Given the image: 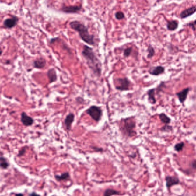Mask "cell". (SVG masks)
<instances>
[{
  "label": "cell",
  "mask_w": 196,
  "mask_h": 196,
  "mask_svg": "<svg viewBox=\"0 0 196 196\" xmlns=\"http://www.w3.org/2000/svg\"><path fill=\"white\" fill-rule=\"evenodd\" d=\"M83 9L81 4L78 5H63L59 10L65 14H78Z\"/></svg>",
  "instance_id": "8992f818"
},
{
  "label": "cell",
  "mask_w": 196,
  "mask_h": 196,
  "mask_svg": "<svg viewBox=\"0 0 196 196\" xmlns=\"http://www.w3.org/2000/svg\"><path fill=\"white\" fill-rule=\"evenodd\" d=\"M121 192L113 189H107L104 191L103 196H113L114 195H121Z\"/></svg>",
  "instance_id": "ac0fdd59"
},
{
  "label": "cell",
  "mask_w": 196,
  "mask_h": 196,
  "mask_svg": "<svg viewBox=\"0 0 196 196\" xmlns=\"http://www.w3.org/2000/svg\"><path fill=\"white\" fill-rule=\"evenodd\" d=\"M21 122L25 126H30L33 124L34 120L25 112H23L21 114Z\"/></svg>",
  "instance_id": "ba28073f"
},
{
  "label": "cell",
  "mask_w": 196,
  "mask_h": 196,
  "mask_svg": "<svg viewBox=\"0 0 196 196\" xmlns=\"http://www.w3.org/2000/svg\"><path fill=\"white\" fill-rule=\"evenodd\" d=\"M185 146V144L184 142H180V143H177L176 145L174 146V150L176 151V152H181L183 148Z\"/></svg>",
  "instance_id": "d4e9b609"
},
{
  "label": "cell",
  "mask_w": 196,
  "mask_h": 196,
  "mask_svg": "<svg viewBox=\"0 0 196 196\" xmlns=\"http://www.w3.org/2000/svg\"><path fill=\"white\" fill-rule=\"evenodd\" d=\"M166 186L167 188H170L172 186L176 185L180 183V180L178 178L176 177L167 176L166 177Z\"/></svg>",
  "instance_id": "4fadbf2b"
},
{
  "label": "cell",
  "mask_w": 196,
  "mask_h": 196,
  "mask_svg": "<svg viewBox=\"0 0 196 196\" xmlns=\"http://www.w3.org/2000/svg\"><path fill=\"white\" fill-rule=\"evenodd\" d=\"M173 130V128H172V126H169L167 124H166L163 127H162L161 128V130L162 131H165V132H169L170 131H172Z\"/></svg>",
  "instance_id": "484cf974"
},
{
  "label": "cell",
  "mask_w": 196,
  "mask_h": 196,
  "mask_svg": "<svg viewBox=\"0 0 196 196\" xmlns=\"http://www.w3.org/2000/svg\"><path fill=\"white\" fill-rule=\"evenodd\" d=\"M179 23L177 20H172L167 22V29L170 31H174L178 28Z\"/></svg>",
  "instance_id": "e0dca14e"
},
{
  "label": "cell",
  "mask_w": 196,
  "mask_h": 196,
  "mask_svg": "<svg viewBox=\"0 0 196 196\" xmlns=\"http://www.w3.org/2000/svg\"><path fill=\"white\" fill-rule=\"evenodd\" d=\"M59 39V37H55V38H53V39H51V40H50V43H51V44H52V43H54V42H55L57 40Z\"/></svg>",
  "instance_id": "f546056e"
},
{
  "label": "cell",
  "mask_w": 196,
  "mask_h": 196,
  "mask_svg": "<svg viewBox=\"0 0 196 196\" xmlns=\"http://www.w3.org/2000/svg\"><path fill=\"white\" fill-rule=\"evenodd\" d=\"M26 147H23L18 153L17 157H20L24 156L26 152Z\"/></svg>",
  "instance_id": "83f0119b"
},
{
  "label": "cell",
  "mask_w": 196,
  "mask_h": 196,
  "mask_svg": "<svg viewBox=\"0 0 196 196\" xmlns=\"http://www.w3.org/2000/svg\"><path fill=\"white\" fill-rule=\"evenodd\" d=\"M147 55L148 59H152L155 54V49L153 48L152 45H149L147 49Z\"/></svg>",
  "instance_id": "7402d4cb"
},
{
  "label": "cell",
  "mask_w": 196,
  "mask_h": 196,
  "mask_svg": "<svg viewBox=\"0 0 196 196\" xmlns=\"http://www.w3.org/2000/svg\"><path fill=\"white\" fill-rule=\"evenodd\" d=\"M86 113L96 122H99L100 121L103 115V110L101 107L94 105L90 106L86 111Z\"/></svg>",
  "instance_id": "277c9868"
},
{
  "label": "cell",
  "mask_w": 196,
  "mask_h": 196,
  "mask_svg": "<svg viewBox=\"0 0 196 196\" xmlns=\"http://www.w3.org/2000/svg\"><path fill=\"white\" fill-rule=\"evenodd\" d=\"M119 127L123 134L127 137H132L137 134L135 131L136 121L133 118L123 119L121 120Z\"/></svg>",
  "instance_id": "3957f363"
},
{
  "label": "cell",
  "mask_w": 196,
  "mask_h": 196,
  "mask_svg": "<svg viewBox=\"0 0 196 196\" xmlns=\"http://www.w3.org/2000/svg\"><path fill=\"white\" fill-rule=\"evenodd\" d=\"M54 178L58 181H65V180H67L69 179L70 175L68 172H65L60 175H55Z\"/></svg>",
  "instance_id": "d6986e66"
},
{
  "label": "cell",
  "mask_w": 196,
  "mask_h": 196,
  "mask_svg": "<svg viewBox=\"0 0 196 196\" xmlns=\"http://www.w3.org/2000/svg\"><path fill=\"white\" fill-rule=\"evenodd\" d=\"M189 91H190V88L187 87L181 91L178 92L176 93V95L178 98V100L181 103H184L185 102L187 96V95L189 93Z\"/></svg>",
  "instance_id": "7c38bea8"
},
{
  "label": "cell",
  "mask_w": 196,
  "mask_h": 196,
  "mask_svg": "<svg viewBox=\"0 0 196 196\" xmlns=\"http://www.w3.org/2000/svg\"><path fill=\"white\" fill-rule=\"evenodd\" d=\"M115 17L117 20H121L124 19L125 18V15L121 11H118L115 13Z\"/></svg>",
  "instance_id": "603a6c76"
},
{
  "label": "cell",
  "mask_w": 196,
  "mask_h": 196,
  "mask_svg": "<svg viewBox=\"0 0 196 196\" xmlns=\"http://www.w3.org/2000/svg\"><path fill=\"white\" fill-rule=\"evenodd\" d=\"M30 196H41L39 194H38L37 193H36V192H32V193L30 194Z\"/></svg>",
  "instance_id": "1f68e13d"
},
{
  "label": "cell",
  "mask_w": 196,
  "mask_h": 196,
  "mask_svg": "<svg viewBox=\"0 0 196 196\" xmlns=\"http://www.w3.org/2000/svg\"><path fill=\"white\" fill-rule=\"evenodd\" d=\"M196 12V6H192L191 7H189L185 10H182L180 15V16L181 19H184L188 17H190L191 16L193 15Z\"/></svg>",
  "instance_id": "30bf717a"
},
{
  "label": "cell",
  "mask_w": 196,
  "mask_h": 196,
  "mask_svg": "<svg viewBox=\"0 0 196 196\" xmlns=\"http://www.w3.org/2000/svg\"><path fill=\"white\" fill-rule=\"evenodd\" d=\"M82 54L86 60V63L95 75L100 77L102 75V64L101 61L95 54L93 49L88 45H84Z\"/></svg>",
  "instance_id": "6da1fadb"
},
{
  "label": "cell",
  "mask_w": 196,
  "mask_h": 196,
  "mask_svg": "<svg viewBox=\"0 0 196 196\" xmlns=\"http://www.w3.org/2000/svg\"><path fill=\"white\" fill-rule=\"evenodd\" d=\"M186 26L191 28L192 30H196V20L193 21H191L189 23L187 24L186 25Z\"/></svg>",
  "instance_id": "4316f807"
},
{
  "label": "cell",
  "mask_w": 196,
  "mask_h": 196,
  "mask_svg": "<svg viewBox=\"0 0 196 196\" xmlns=\"http://www.w3.org/2000/svg\"><path fill=\"white\" fill-rule=\"evenodd\" d=\"M74 119H75V115L73 113H69L65 118L64 124L66 130L68 131H69L71 130L72 124L74 122Z\"/></svg>",
  "instance_id": "9c48e42d"
},
{
  "label": "cell",
  "mask_w": 196,
  "mask_h": 196,
  "mask_svg": "<svg viewBox=\"0 0 196 196\" xmlns=\"http://www.w3.org/2000/svg\"><path fill=\"white\" fill-rule=\"evenodd\" d=\"M155 91H156V88H152L150 89V90H149L147 91V94L148 96V100L149 102V103L152 104H154L156 103V97H155Z\"/></svg>",
  "instance_id": "2e32d148"
},
{
  "label": "cell",
  "mask_w": 196,
  "mask_h": 196,
  "mask_svg": "<svg viewBox=\"0 0 196 196\" xmlns=\"http://www.w3.org/2000/svg\"><path fill=\"white\" fill-rule=\"evenodd\" d=\"M45 65H46V60L43 58H40L39 59L35 60L33 61V67L36 68H44Z\"/></svg>",
  "instance_id": "9a60e30c"
},
{
  "label": "cell",
  "mask_w": 196,
  "mask_h": 196,
  "mask_svg": "<svg viewBox=\"0 0 196 196\" xmlns=\"http://www.w3.org/2000/svg\"><path fill=\"white\" fill-rule=\"evenodd\" d=\"M15 196H24V195L22 193H18V194H15Z\"/></svg>",
  "instance_id": "d6a6232c"
},
{
  "label": "cell",
  "mask_w": 196,
  "mask_h": 196,
  "mask_svg": "<svg viewBox=\"0 0 196 196\" xmlns=\"http://www.w3.org/2000/svg\"><path fill=\"white\" fill-rule=\"evenodd\" d=\"M93 150H96V152H102L103 151V149L102 148H98V147H93Z\"/></svg>",
  "instance_id": "4dcf8cb0"
},
{
  "label": "cell",
  "mask_w": 196,
  "mask_h": 196,
  "mask_svg": "<svg viewBox=\"0 0 196 196\" xmlns=\"http://www.w3.org/2000/svg\"><path fill=\"white\" fill-rule=\"evenodd\" d=\"M9 166V163L5 157H0V167L4 169H6Z\"/></svg>",
  "instance_id": "44dd1931"
},
{
  "label": "cell",
  "mask_w": 196,
  "mask_h": 196,
  "mask_svg": "<svg viewBox=\"0 0 196 196\" xmlns=\"http://www.w3.org/2000/svg\"><path fill=\"white\" fill-rule=\"evenodd\" d=\"M159 118L160 119L162 123H165V124H168L171 122V119L168 117L164 113H161L159 115Z\"/></svg>",
  "instance_id": "ffe728a7"
},
{
  "label": "cell",
  "mask_w": 196,
  "mask_h": 196,
  "mask_svg": "<svg viewBox=\"0 0 196 196\" xmlns=\"http://www.w3.org/2000/svg\"><path fill=\"white\" fill-rule=\"evenodd\" d=\"M165 72V68L161 65L154 67L149 70V73L153 76H159Z\"/></svg>",
  "instance_id": "8fae6325"
},
{
  "label": "cell",
  "mask_w": 196,
  "mask_h": 196,
  "mask_svg": "<svg viewBox=\"0 0 196 196\" xmlns=\"http://www.w3.org/2000/svg\"><path fill=\"white\" fill-rule=\"evenodd\" d=\"M2 54V50L0 48V56Z\"/></svg>",
  "instance_id": "836d02e7"
},
{
  "label": "cell",
  "mask_w": 196,
  "mask_h": 196,
  "mask_svg": "<svg viewBox=\"0 0 196 196\" xmlns=\"http://www.w3.org/2000/svg\"><path fill=\"white\" fill-rule=\"evenodd\" d=\"M19 19L16 16H12L11 18H8L4 20L3 26L6 29H12L16 26L19 22Z\"/></svg>",
  "instance_id": "52a82bcc"
},
{
  "label": "cell",
  "mask_w": 196,
  "mask_h": 196,
  "mask_svg": "<svg viewBox=\"0 0 196 196\" xmlns=\"http://www.w3.org/2000/svg\"><path fill=\"white\" fill-rule=\"evenodd\" d=\"M69 26L71 29L78 33L80 38L84 42L89 45L95 46L96 45L94 35L89 33L88 27L84 24L83 23L79 21L75 20L69 23Z\"/></svg>",
  "instance_id": "7a4b0ae2"
},
{
  "label": "cell",
  "mask_w": 196,
  "mask_h": 196,
  "mask_svg": "<svg viewBox=\"0 0 196 196\" xmlns=\"http://www.w3.org/2000/svg\"><path fill=\"white\" fill-rule=\"evenodd\" d=\"M47 76L49 80V83H52L57 81L58 76L56 71L54 68H50L47 72Z\"/></svg>",
  "instance_id": "5bb4252c"
},
{
  "label": "cell",
  "mask_w": 196,
  "mask_h": 196,
  "mask_svg": "<svg viewBox=\"0 0 196 196\" xmlns=\"http://www.w3.org/2000/svg\"><path fill=\"white\" fill-rule=\"evenodd\" d=\"M132 47H128V48H125L123 51V56H124V57L128 58V56H130L131 54L132 53Z\"/></svg>",
  "instance_id": "cb8c5ba5"
},
{
  "label": "cell",
  "mask_w": 196,
  "mask_h": 196,
  "mask_svg": "<svg viewBox=\"0 0 196 196\" xmlns=\"http://www.w3.org/2000/svg\"><path fill=\"white\" fill-rule=\"evenodd\" d=\"M114 82L115 87L118 91H126L130 89L131 82L126 77L117 78L114 80Z\"/></svg>",
  "instance_id": "5b68a950"
},
{
  "label": "cell",
  "mask_w": 196,
  "mask_h": 196,
  "mask_svg": "<svg viewBox=\"0 0 196 196\" xmlns=\"http://www.w3.org/2000/svg\"><path fill=\"white\" fill-rule=\"evenodd\" d=\"M191 166L193 168V169H196V159H194L193 160L192 162H191Z\"/></svg>",
  "instance_id": "f1b7e54d"
}]
</instances>
